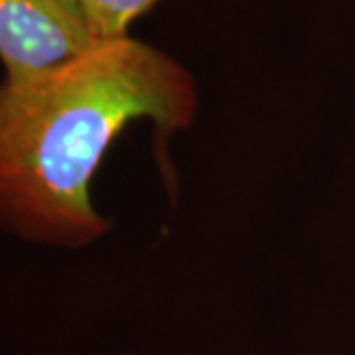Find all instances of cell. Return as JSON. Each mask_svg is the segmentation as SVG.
<instances>
[{
	"label": "cell",
	"instance_id": "cell-1",
	"mask_svg": "<svg viewBox=\"0 0 355 355\" xmlns=\"http://www.w3.org/2000/svg\"><path fill=\"white\" fill-rule=\"evenodd\" d=\"M190 71L150 44L101 42L67 64L0 81V225L28 241L83 247L109 229L89 196L107 150L150 119L162 140L190 127Z\"/></svg>",
	"mask_w": 355,
	"mask_h": 355
},
{
	"label": "cell",
	"instance_id": "cell-2",
	"mask_svg": "<svg viewBox=\"0 0 355 355\" xmlns=\"http://www.w3.org/2000/svg\"><path fill=\"white\" fill-rule=\"evenodd\" d=\"M97 44L79 0H0L4 76L48 71Z\"/></svg>",
	"mask_w": 355,
	"mask_h": 355
},
{
	"label": "cell",
	"instance_id": "cell-3",
	"mask_svg": "<svg viewBox=\"0 0 355 355\" xmlns=\"http://www.w3.org/2000/svg\"><path fill=\"white\" fill-rule=\"evenodd\" d=\"M158 0H79L89 26L99 42L127 38L130 26Z\"/></svg>",
	"mask_w": 355,
	"mask_h": 355
}]
</instances>
